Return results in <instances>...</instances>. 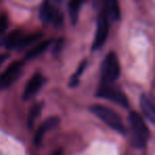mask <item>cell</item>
Returning a JSON list of instances; mask_svg holds the SVG:
<instances>
[{"instance_id": "6da1fadb", "label": "cell", "mask_w": 155, "mask_h": 155, "mask_svg": "<svg viewBox=\"0 0 155 155\" xmlns=\"http://www.w3.org/2000/svg\"><path fill=\"white\" fill-rule=\"evenodd\" d=\"M129 123L131 127V142L135 148H144L150 137V130L138 113L131 112L129 114Z\"/></svg>"}, {"instance_id": "7a4b0ae2", "label": "cell", "mask_w": 155, "mask_h": 155, "mask_svg": "<svg viewBox=\"0 0 155 155\" xmlns=\"http://www.w3.org/2000/svg\"><path fill=\"white\" fill-rule=\"evenodd\" d=\"M89 110L93 113L95 116L100 118L106 125L110 127V129L115 130L118 133H125V129L123 127L122 120H121L120 116L117 114L115 110H110L107 106L101 105V104H95L89 107Z\"/></svg>"}, {"instance_id": "3957f363", "label": "cell", "mask_w": 155, "mask_h": 155, "mask_svg": "<svg viewBox=\"0 0 155 155\" xmlns=\"http://www.w3.org/2000/svg\"><path fill=\"white\" fill-rule=\"evenodd\" d=\"M114 82H103L99 86L97 91V97L103 98V99L110 100L122 107H129V100H127L125 94L119 88L118 86L113 84Z\"/></svg>"}, {"instance_id": "277c9868", "label": "cell", "mask_w": 155, "mask_h": 155, "mask_svg": "<svg viewBox=\"0 0 155 155\" xmlns=\"http://www.w3.org/2000/svg\"><path fill=\"white\" fill-rule=\"evenodd\" d=\"M120 63L114 52H110L105 56L101 67V77L103 82H115L120 77Z\"/></svg>"}, {"instance_id": "5b68a950", "label": "cell", "mask_w": 155, "mask_h": 155, "mask_svg": "<svg viewBox=\"0 0 155 155\" xmlns=\"http://www.w3.org/2000/svg\"><path fill=\"white\" fill-rule=\"evenodd\" d=\"M110 32V25H108V19L105 14L102 13L98 18L97 22V31H96L95 39L93 43V50H98L104 45L108 36Z\"/></svg>"}, {"instance_id": "8992f818", "label": "cell", "mask_w": 155, "mask_h": 155, "mask_svg": "<svg viewBox=\"0 0 155 155\" xmlns=\"http://www.w3.org/2000/svg\"><path fill=\"white\" fill-rule=\"evenodd\" d=\"M22 69V62H14L0 75V89L11 86L19 77Z\"/></svg>"}, {"instance_id": "52a82bcc", "label": "cell", "mask_w": 155, "mask_h": 155, "mask_svg": "<svg viewBox=\"0 0 155 155\" xmlns=\"http://www.w3.org/2000/svg\"><path fill=\"white\" fill-rule=\"evenodd\" d=\"M41 19L43 22L48 24V22H54L56 26H61L63 24V14H61L58 11H56L48 1L44 2L41 9Z\"/></svg>"}, {"instance_id": "ba28073f", "label": "cell", "mask_w": 155, "mask_h": 155, "mask_svg": "<svg viewBox=\"0 0 155 155\" xmlns=\"http://www.w3.org/2000/svg\"><path fill=\"white\" fill-rule=\"evenodd\" d=\"M60 122H61V118L58 116H52V117H49V118L46 119L45 122H43L41 125H39L38 130H37L36 133H35V135H34V144L35 146L41 144L45 134L47 133L48 131H50V130L58 127V125L60 124Z\"/></svg>"}, {"instance_id": "9c48e42d", "label": "cell", "mask_w": 155, "mask_h": 155, "mask_svg": "<svg viewBox=\"0 0 155 155\" xmlns=\"http://www.w3.org/2000/svg\"><path fill=\"white\" fill-rule=\"evenodd\" d=\"M43 83H44L43 75L41 73H34L33 77L30 79V81L27 83V86L24 91V99L27 100V99H30L31 97H33L41 89Z\"/></svg>"}, {"instance_id": "30bf717a", "label": "cell", "mask_w": 155, "mask_h": 155, "mask_svg": "<svg viewBox=\"0 0 155 155\" xmlns=\"http://www.w3.org/2000/svg\"><path fill=\"white\" fill-rule=\"evenodd\" d=\"M140 107L146 116V118L150 121L151 123H155V105L154 101L149 97L148 95L143 94L140 96Z\"/></svg>"}, {"instance_id": "8fae6325", "label": "cell", "mask_w": 155, "mask_h": 155, "mask_svg": "<svg viewBox=\"0 0 155 155\" xmlns=\"http://www.w3.org/2000/svg\"><path fill=\"white\" fill-rule=\"evenodd\" d=\"M83 0H70L68 3V14L71 24L74 26L79 19V14L82 7Z\"/></svg>"}, {"instance_id": "7c38bea8", "label": "cell", "mask_w": 155, "mask_h": 155, "mask_svg": "<svg viewBox=\"0 0 155 155\" xmlns=\"http://www.w3.org/2000/svg\"><path fill=\"white\" fill-rule=\"evenodd\" d=\"M51 43H52L51 39H47V41L39 43L38 45L33 47L32 49L26 54V60H33V58H35L36 56L41 55V53H44V52L49 48V46L51 45Z\"/></svg>"}, {"instance_id": "4fadbf2b", "label": "cell", "mask_w": 155, "mask_h": 155, "mask_svg": "<svg viewBox=\"0 0 155 155\" xmlns=\"http://www.w3.org/2000/svg\"><path fill=\"white\" fill-rule=\"evenodd\" d=\"M22 36V31L21 30H15L12 33H10L9 36L5 39V46L8 49H16L17 47L18 41L20 39V37Z\"/></svg>"}, {"instance_id": "5bb4252c", "label": "cell", "mask_w": 155, "mask_h": 155, "mask_svg": "<svg viewBox=\"0 0 155 155\" xmlns=\"http://www.w3.org/2000/svg\"><path fill=\"white\" fill-rule=\"evenodd\" d=\"M41 36H43V33H34V34L25 35V36L22 35V36L20 37L19 41H18L17 47H16V48H19V49H21V48L28 47L29 45H31V44H34L35 41H38Z\"/></svg>"}, {"instance_id": "9a60e30c", "label": "cell", "mask_w": 155, "mask_h": 155, "mask_svg": "<svg viewBox=\"0 0 155 155\" xmlns=\"http://www.w3.org/2000/svg\"><path fill=\"white\" fill-rule=\"evenodd\" d=\"M41 108H43V103H36L32 106V108L30 110L29 113V116L27 118V125H28L29 129H32L33 124H34V121L37 117L41 115Z\"/></svg>"}, {"instance_id": "2e32d148", "label": "cell", "mask_w": 155, "mask_h": 155, "mask_svg": "<svg viewBox=\"0 0 155 155\" xmlns=\"http://www.w3.org/2000/svg\"><path fill=\"white\" fill-rule=\"evenodd\" d=\"M108 8V13L112 18L115 20H119L120 18V10H119V5L117 0H106Z\"/></svg>"}, {"instance_id": "e0dca14e", "label": "cell", "mask_w": 155, "mask_h": 155, "mask_svg": "<svg viewBox=\"0 0 155 155\" xmlns=\"http://www.w3.org/2000/svg\"><path fill=\"white\" fill-rule=\"evenodd\" d=\"M86 66H87V61L84 60L80 64V66L78 67V70L75 71V73L72 75V78L70 79V82H69V86H70V87H75L78 84H79V79H80V77H81V74L83 73V71L85 70Z\"/></svg>"}, {"instance_id": "ac0fdd59", "label": "cell", "mask_w": 155, "mask_h": 155, "mask_svg": "<svg viewBox=\"0 0 155 155\" xmlns=\"http://www.w3.org/2000/svg\"><path fill=\"white\" fill-rule=\"evenodd\" d=\"M9 26V20H8V16L7 15H0V35L3 34L5 31L8 29Z\"/></svg>"}, {"instance_id": "d6986e66", "label": "cell", "mask_w": 155, "mask_h": 155, "mask_svg": "<svg viewBox=\"0 0 155 155\" xmlns=\"http://www.w3.org/2000/svg\"><path fill=\"white\" fill-rule=\"evenodd\" d=\"M9 58V54L5 53V54H0V66L5 62V61Z\"/></svg>"}, {"instance_id": "ffe728a7", "label": "cell", "mask_w": 155, "mask_h": 155, "mask_svg": "<svg viewBox=\"0 0 155 155\" xmlns=\"http://www.w3.org/2000/svg\"><path fill=\"white\" fill-rule=\"evenodd\" d=\"M62 152H63V151L61 150V149H58V150H56L52 155H62Z\"/></svg>"}]
</instances>
